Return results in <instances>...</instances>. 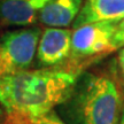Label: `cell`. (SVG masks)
<instances>
[{
  "instance_id": "cell-1",
  "label": "cell",
  "mask_w": 124,
  "mask_h": 124,
  "mask_svg": "<svg viewBox=\"0 0 124 124\" xmlns=\"http://www.w3.org/2000/svg\"><path fill=\"white\" fill-rule=\"evenodd\" d=\"M78 74L67 70H23L0 78V105L33 123L53 111L69 97Z\"/></svg>"
},
{
  "instance_id": "cell-2",
  "label": "cell",
  "mask_w": 124,
  "mask_h": 124,
  "mask_svg": "<svg viewBox=\"0 0 124 124\" xmlns=\"http://www.w3.org/2000/svg\"><path fill=\"white\" fill-rule=\"evenodd\" d=\"M123 110L115 80L92 72L78 76L69 97L60 105L67 124H118Z\"/></svg>"
},
{
  "instance_id": "cell-3",
  "label": "cell",
  "mask_w": 124,
  "mask_h": 124,
  "mask_svg": "<svg viewBox=\"0 0 124 124\" xmlns=\"http://www.w3.org/2000/svg\"><path fill=\"white\" fill-rule=\"evenodd\" d=\"M41 31L24 28L0 36V78L28 70L35 60Z\"/></svg>"
},
{
  "instance_id": "cell-4",
  "label": "cell",
  "mask_w": 124,
  "mask_h": 124,
  "mask_svg": "<svg viewBox=\"0 0 124 124\" xmlns=\"http://www.w3.org/2000/svg\"><path fill=\"white\" fill-rule=\"evenodd\" d=\"M116 25L117 21H100L75 28L71 35L69 59L76 63L116 51L114 46Z\"/></svg>"
},
{
  "instance_id": "cell-5",
  "label": "cell",
  "mask_w": 124,
  "mask_h": 124,
  "mask_svg": "<svg viewBox=\"0 0 124 124\" xmlns=\"http://www.w3.org/2000/svg\"><path fill=\"white\" fill-rule=\"evenodd\" d=\"M72 31L66 28H47L40 35L37 60L43 67H53L70 56Z\"/></svg>"
},
{
  "instance_id": "cell-6",
  "label": "cell",
  "mask_w": 124,
  "mask_h": 124,
  "mask_svg": "<svg viewBox=\"0 0 124 124\" xmlns=\"http://www.w3.org/2000/svg\"><path fill=\"white\" fill-rule=\"evenodd\" d=\"M49 0H0V21L6 25L27 27L38 18Z\"/></svg>"
},
{
  "instance_id": "cell-7",
  "label": "cell",
  "mask_w": 124,
  "mask_h": 124,
  "mask_svg": "<svg viewBox=\"0 0 124 124\" xmlns=\"http://www.w3.org/2000/svg\"><path fill=\"white\" fill-rule=\"evenodd\" d=\"M122 17H124V0H84L72 27L75 29L86 23L118 21Z\"/></svg>"
},
{
  "instance_id": "cell-8",
  "label": "cell",
  "mask_w": 124,
  "mask_h": 124,
  "mask_svg": "<svg viewBox=\"0 0 124 124\" xmlns=\"http://www.w3.org/2000/svg\"><path fill=\"white\" fill-rule=\"evenodd\" d=\"M84 0H49L38 14L40 22L48 28H67L79 14Z\"/></svg>"
},
{
  "instance_id": "cell-9",
  "label": "cell",
  "mask_w": 124,
  "mask_h": 124,
  "mask_svg": "<svg viewBox=\"0 0 124 124\" xmlns=\"http://www.w3.org/2000/svg\"><path fill=\"white\" fill-rule=\"evenodd\" d=\"M0 124H35L32 121L16 111H6V115L1 121Z\"/></svg>"
},
{
  "instance_id": "cell-10",
  "label": "cell",
  "mask_w": 124,
  "mask_h": 124,
  "mask_svg": "<svg viewBox=\"0 0 124 124\" xmlns=\"http://www.w3.org/2000/svg\"><path fill=\"white\" fill-rule=\"evenodd\" d=\"M114 46L116 51L124 47V17L117 21L115 35H114Z\"/></svg>"
},
{
  "instance_id": "cell-11",
  "label": "cell",
  "mask_w": 124,
  "mask_h": 124,
  "mask_svg": "<svg viewBox=\"0 0 124 124\" xmlns=\"http://www.w3.org/2000/svg\"><path fill=\"white\" fill-rule=\"evenodd\" d=\"M36 124H67L61 117H59L58 114L55 111H51L49 114L43 117L41 120H39Z\"/></svg>"
},
{
  "instance_id": "cell-12",
  "label": "cell",
  "mask_w": 124,
  "mask_h": 124,
  "mask_svg": "<svg viewBox=\"0 0 124 124\" xmlns=\"http://www.w3.org/2000/svg\"><path fill=\"white\" fill-rule=\"evenodd\" d=\"M120 53H118V66H120V70L122 72V76H123L124 79V47L120 48Z\"/></svg>"
},
{
  "instance_id": "cell-13",
  "label": "cell",
  "mask_w": 124,
  "mask_h": 124,
  "mask_svg": "<svg viewBox=\"0 0 124 124\" xmlns=\"http://www.w3.org/2000/svg\"><path fill=\"white\" fill-rule=\"evenodd\" d=\"M2 118H4V109L0 107V122L2 121Z\"/></svg>"
},
{
  "instance_id": "cell-14",
  "label": "cell",
  "mask_w": 124,
  "mask_h": 124,
  "mask_svg": "<svg viewBox=\"0 0 124 124\" xmlns=\"http://www.w3.org/2000/svg\"><path fill=\"white\" fill-rule=\"evenodd\" d=\"M118 124H124V110H123V114H122V117H121V121Z\"/></svg>"
}]
</instances>
